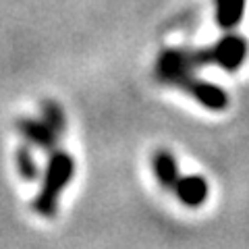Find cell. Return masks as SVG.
Returning a JSON list of instances; mask_svg holds the SVG:
<instances>
[{
  "mask_svg": "<svg viewBox=\"0 0 249 249\" xmlns=\"http://www.w3.org/2000/svg\"><path fill=\"white\" fill-rule=\"evenodd\" d=\"M75 175V160L73 156L65 150H52L48 164H46L42 187L34 199V210L42 218H54L56 216L60 193L67 189Z\"/></svg>",
  "mask_w": 249,
  "mask_h": 249,
  "instance_id": "6da1fadb",
  "label": "cell"
},
{
  "mask_svg": "<svg viewBox=\"0 0 249 249\" xmlns=\"http://www.w3.org/2000/svg\"><path fill=\"white\" fill-rule=\"evenodd\" d=\"M204 62V50L164 48L158 54V60H156V77L164 85L185 88L193 79V71Z\"/></svg>",
  "mask_w": 249,
  "mask_h": 249,
  "instance_id": "7a4b0ae2",
  "label": "cell"
},
{
  "mask_svg": "<svg viewBox=\"0 0 249 249\" xmlns=\"http://www.w3.org/2000/svg\"><path fill=\"white\" fill-rule=\"evenodd\" d=\"M247 52H249V44L245 37L239 34H232V31H227L214 46L204 50V56H206V62H214L222 71L235 73L245 62Z\"/></svg>",
  "mask_w": 249,
  "mask_h": 249,
  "instance_id": "3957f363",
  "label": "cell"
},
{
  "mask_svg": "<svg viewBox=\"0 0 249 249\" xmlns=\"http://www.w3.org/2000/svg\"><path fill=\"white\" fill-rule=\"evenodd\" d=\"M185 89L191 93L193 100L197 104H201L208 110H214V112H220V110H227L229 108V93L227 89H222L220 85L216 83H210V81H204V79H193L185 85Z\"/></svg>",
  "mask_w": 249,
  "mask_h": 249,
  "instance_id": "277c9868",
  "label": "cell"
},
{
  "mask_svg": "<svg viewBox=\"0 0 249 249\" xmlns=\"http://www.w3.org/2000/svg\"><path fill=\"white\" fill-rule=\"evenodd\" d=\"M17 131L29 145L42 147V150H48V152L56 150V142L60 137L44 119H19Z\"/></svg>",
  "mask_w": 249,
  "mask_h": 249,
  "instance_id": "5b68a950",
  "label": "cell"
},
{
  "mask_svg": "<svg viewBox=\"0 0 249 249\" xmlns=\"http://www.w3.org/2000/svg\"><path fill=\"white\" fill-rule=\"evenodd\" d=\"M173 191L183 206L199 208V206L206 204L208 193H210V185L206 181V177H201V175H185V177L177 178Z\"/></svg>",
  "mask_w": 249,
  "mask_h": 249,
  "instance_id": "8992f818",
  "label": "cell"
},
{
  "mask_svg": "<svg viewBox=\"0 0 249 249\" xmlns=\"http://www.w3.org/2000/svg\"><path fill=\"white\" fill-rule=\"evenodd\" d=\"M247 0H214V19L218 27L224 31H232L245 15Z\"/></svg>",
  "mask_w": 249,
  "mask_h": 249,
  "instance_id": "52a82bcc",
  "label": "cell"
},
{
  "mask_svg": "<svg viewBox=\"0 0 249 249\" xmlns=\"http://www.w3.org/2000/svg\"><path fill=\"white\" fill-rule=\"evenodd\" d=\"M152 168L160 187H164V189H173L177 178L181 177L178 175V162L173 156V152L168 150H158L152 156Z\"/></svg>",
  "mask_w": 249,
  "mask_h": 249,
  "instance_id": "ba28073f",
  "label": "cell"
},
{
  "mask_svg": "<svg viewBox=\"0 0 249 249\" xmlns=\"http://www.w3.org/2000/svg\"><path fill=\"white\" fill-rule=\"evenodd\" d=\"M15 166H17V173L23 181H36L40 177V168H37L36 156L29 150V145H19L17 152H15Z\"/></svg>",
  "mask_w": 249,
  "mask_h": 249,
  "instance_id": "9c48e42d",
  "label": "cell"
},
{
  "mask_svg": "<svg viewBox=\"0 0 249 249\" xmlns=\"http://www.w3.org/2000/svg\"><path fill=\"white\" fill-rule=\"evenodd\" d=\"M42 119L48 123L58 135H62V131H65V127H67V119H65V112H62L58 102H54V100H44Z\"/></svg>",
  "mask_w": 249,
  "mask_h": 249,
  "instance_id": "30bf717a",
  "label": "cell"
}]
</instances>
